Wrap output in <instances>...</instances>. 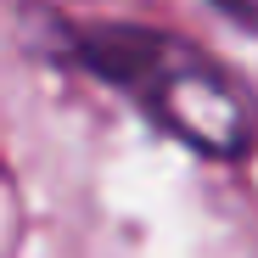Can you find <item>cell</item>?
<instances>
[{
	"label": "cell",
	"instance_id": "cell-1",
	"mask_svg": "<svg viewBox=\"0 0 258 258\" xmlns=\"http://www.w3.org/2000/svg\"><path fill=\"white\" fill-rule=\"evenodd\" d=\"M73 62H84L101 84L123 90L163 135L180 146L241 163L258 146V90L230 73L213 51L180 34L141 28V23H90L68 34Z\"/></svg>",
	"mask_w": 258,
	"mask_h": 258
},
{
	"label": "cell",
	"instance_id": "cell-2",
	"mask_svg": "<svg viewBox=\"0 0 258 258\" xmlns=\"http://www.w3.org/2000/svg\"><path fill=\"white\" fill-rule=\"evenodd\" d=\"M213 6H219L225 17H236V23L247 17V28H258V0H213Z\"/></svg>",
	"mask_w": 258,
	"mask_h": 258
}]
</instances>
